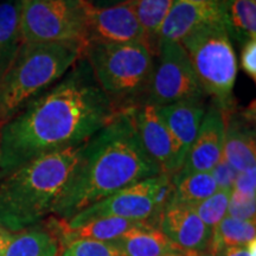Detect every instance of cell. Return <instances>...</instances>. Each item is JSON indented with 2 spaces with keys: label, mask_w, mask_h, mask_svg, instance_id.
I'll return each instance as SVG.
<instances>
[{
  "label": "cell",
  "mask_w": 256,
  "mask_h": 256,
  "mask_svg": "<svg viewBox=\"0 0 256 256\" xmlns=\"http://www.w3.org/2000/svg\"><path fill=\"white\" fill-rule=\"evenodd\" d=\"M95 80L119 110L145 104L154 54L145 43L90 40L83 50Z\"/></svg>",
  "instance_id": "5b68a950"
},
{
  "label": "cell",
  "mask_w": 256,
  "mask_h": 256,
  "mask_svg": "<svg viewBox=\"0 0 256 256\" xmlns=\"http://www.w3.org/2000/svg\"><path fill=\"white\" fill-rule=\"evenodd\" d=\"M133 110H120L84 142L78 164L54 206V217L70 220L115 192L162 174L144 150Z\"/></svg>",
  "instance_id": "7a4b0ae2"
},
{
  "label": "cell",
  "mask_w": 256,
  "mask_h": 256,
  "mask_svg": "<svg viewBox=\"0 0 256 256\" xmlns=\"http://www.w3.org/2000/svg\"><path fill=\"white\" fill-rule=\"evenodd\" d=\"M183 256H184V255H183Z\"/></svg>",
  "instance_id": "8d00e7d4"
},
{
  "label": "cell",
  "mask_w": 256,
  "mask_h": 256,
  "mask_svg": "<svg viewBox=\"0 0 256 256\" xmlns=\"http://www.w3.org/2000/svg\"><path fill=\"white\" fill-rule=\"evenodd\" d=\"M84 11L90 40L110 43L140 42L146 44L145 34L134 8V0L108 8H95L84 0Z\"/></svg>",
  "instance_id": "8fae6325"
},
{
  "label": "cell",
  "mask_w": 256,
  "mask_h": 256,
  "mask_svg": "<svg viewBox=\"0 0 256 256\" xmlns=\"http://www.w3.org/2000/svg\"><path fill=\"white\" fill-rule=\"evenodd\" d=\"M158 229L185 252H206L212 230L191 206L168 204L159 217Z\"/></svg>",
  "instance_id": "4fadbf2b"
},
{
  "label": "cell",
  "mask_w": 256,
  "mask_h": 256,
  "mask_svg": "<svg viewBox=\"0 0 256 256\" xmlns=\"http://www.w3.org/2000/svg\"><path fill=\"white\" fill-rule=\"evenodd\" d=\"M119 110L82 56L60 81L0 124V178L42 156L82 145Z\"/></svg>",
  "instance_id": "6da1fadb"
},
{
  "label": "cell",
  "mask_w": 256,
  "mask_h": 256,
  "mask_svg": "<svg viewBox=\"0 0 256 256\" xmlns=\"http://www.w3.org/2000/svg\"><path fill=\"white\" fill-rule=\"evenodd\" d=\"M211 174L215 179L217 188H226V190H232L234 183H235L238 172L230 166L223 158L220 160L218 164L211 170Z\"/></svg>",
  "instance_id": "83f0119b"
},
{
  "label": "cell",
  "mask_w": 256,
  "mask_h": 256,
  "mask_svg": "<svg viewBox=\"0 0 256 256\" xmlns=\"http://www.w3.org/2000/svg\"><path fill=\"white\" fill-rule=\"evenodd\" d=\"M226 120L224 112L216 104L206 108L197 136L188 150L180 170L172 180L196 172H210L222 159Z\"/></svg>",
  "instance_id": "7c38bea8"
},
{
  "label": "cell",
  "mask_w": 256,
  "mask_h": 256,
  "mask_svg": "<svg viewBox=\"0 0 256 256\" xmlns=\"http://www.w3.org/2000/svg\"><path fill=\"white\" fill-rule=\"evenodd\" d=\"M133 113L144 150L162 174L172 177L180 170L183 158L177 142L159 116L156 108L150 104H142L134 107Z\"/></svg>",
  "instance_id": "30bf717a"
},
{
  "label": "cell",
  "mask_w": 256,
  "mask_h": 256,
  "mask_svg": "<svg viewBox=\"0 0 256 256\" xmlns=\"http://www.w3.org/2000/svg\"><path fill=\"white\" fill-rule=\"evenodd\" d=\"M60 256H126L113 242L76 240L64 246Z\"/></svg>",
  "instance_id": "484cf974"
},
{
  "label": "cell",
  "mask_w": 256,
  "mask_h": 256,
  "mask_svg": "<svg viewBox=\"0 0 256 256\" xmlns=\"http://www.w3.org/2000/svg\"><path fill=\"white\" fill-rule=\"evenodd\" d=\"M223 8L224 6L194 4L185 0H176L160 28L158 43H179L185 36L202 25L223 20Z\"/></svg>",
  "instance_id": "2e32d148"
},
{
  "label": "cell",
  "mask_w": 256,
  "mask_h": 256,
  "mask_svg": "<svg viewBox=\"0 0 256 256\" xmlns=\"http://www.w3.org/2000/svg\"><path fill=\"white\" fill-rule=\"evenodd\" d=\"M186 51L178 42L158 43L145 104L154 107L206 98Z\"/></svg>",
  "instance_id": "9c48e42d"
},
{
  "label": "cell",
  "mask_w": 256,
  "mask_h": 256,
  "mask_svg": "<svg viewBox=\"0 0 256 256\" xmlns=\"http://www.w3.org/2000/svg\"><path fill=\"white\" fill-rule=\"evenodd\" d=\"M23 42H76L87 46L88 22L84 0H23L20 10Z\"/></svg>",
  "instance_id": "ba28073f"
},
{
  "label": "cell",
  "mask_w": 256,
  "mask_h": 256,
  "mask_svg": "<svg viewBox=\"0 0 256 256\" xmlns=\"http://www.w3.org/2000/svg\"><path fill=\"white\" fill-rule=\"evenodd\" d=\"M226 130L222 158L236 172L255 168V130L252 118L246 114H234L232 110L224 112Z\"/></svg>",
  "instance_id": "9a60e30c"
},
{
  "label": "cell",
  "mask_w": 256,
  "mask_h": 256,
  "mask_svg": "<svg viewBox=\"0 0 256 256\" xmlns=\"http://www.w3.org/2000/svg\"><path fill=\"white\" fill-rule=\"evenodd\" d=\"M171 176L162 174L126 188L82 210L70 220H60L68 228H78L89 220L107 217L148 220L158 228L159 217L174 194Z\"/></svg>",
  "instance_id": "52a82bcc"
},
{
  "label": "cell",
  "mask_w": 256,
  "mask_h": 256,
  "mask_svg": "<svg viewBox=\"0 0 256 256\" xmlns=\"http://www.w3.org/2000/svg\"><path fill=\"white\" fill-rule=\"evenodd\" d=\"M185 2H194V4L203 5H215V6H224L226 0H185Z\"/></svg>",
  "instance_id": "836d02e7"
},
{
  "label": "cell",
  "mask_w": 256,
  "mask_h": 256,
  "mask_svg": "<svg viewBox=\"0 0 256 256\" xmlns=\"http://www.w3.org/2000/svg\"><path fill=\"white\" fill-rule=\"evenodd\" d=\"M184 256H212L206 252H185Z\"/></svg>",
  "instance_id": "e575fe53"
},
{
  "label": "cell",
  "mask_w": 256,
  "mask_h": 256,
  "mask_svg": "<svg viewBox=\"0 0 256 256\" xmlns=\"http://www.w3.org/2000/svg\"><path fill=\"white\" fill-rule=\"evenodd\" d=\"M241 68L252 81H256V40L246 42L242 46Z\"/></svg>",
  "instance_id": "f546056e"
},
{
  "label": "cell",
  "mask_w": 256,
  "mask_h": 256,
  "mask_svg": "<svg viewBox=\"0 0 256 256\" xmlns=\"http://www.w3.org/2000/svg\"><path fill=\"white\" fill-rule=\"evenodd\" d=\"M10 235H11V232H6L5 229L0 228V256H4V252H5L6 244H8V242Z\"/></svg>",
  "instance_id": "d6a6232c"
},
{
  "label": "cell",
  "mask_w": 256,
  "mask_h": 256,
  "mask_svg": "<svg viewBox=\"0 0 256 256\" xmlns=\"http://www.w3.org/2000/svg\"><path fill=\"white\" fill-rule=\"evenodd\" d=\"M23 0L0 2V81L17 56L23 37L20 31V10Z\"/></svg>",
  "instance_id": "ffe728a7"
},
{
  "label": "cell",
  "mask_w": 256,
  "mask_h": 256,
  "mask_svg": "<svg viewBox=\"0 0 256 256\" xmlns=\"http://www.w3.org/2000/svg\"><path fill=\"white\" fill-rule=\"evenodd\" d=\"M179 43L186 51L204 94L223 112L234 110L238 58L223 20L202 25Z\"/></svg>",
  "instance_id": "8992f818"
},
{
  "label": "cell",
  "mask_w": 256,
  "mask_h": 256,
  "mask_svg": "<svg viewBox=\"0 0 256 256\" xmlns=\"http://www.w3.org/2000/svg\"><path fill=\"white\" fill-rule=\"evenodd\" d=\"M83 145L42 156L0 178V228L18 232L52 214Z\"/></svg>",
  "instance_id": "3957f363"
},
{
  "label": "cell",
  "mask_w": 256,
  "mask_h": 256,
  "mask_svg": "<svg viewBox=\"0 0 256 256\" xmlns=\"http://www.w3.org/2000/svg\"><path fill=\"white\" fill-rule=\"evenodd\" d=\"M255 220H243L226 215L212 230L206 252L215 256L224 248L248 244L255 241Z\"/></svg>",
  "instance_id": "7402d4cb"
},
{
  "label": "cell",
  "mask_w": 256,
  "mask_h": 256,
  "mask_svg": "<svg viewBox=\"0 0 256 256\" xmlns=\"http://www.w3.org/2000/svg\"><path fill=\"white\" fill-rule=\"evenodd\" d=\"M232 190L218 188L215 194H211L206 200L191 206L198 217L206 224L211 230L218 226V223L228 215V206Z\"/></svg>",
  "instance_id": "d4e9b609"
},
{
  "label": "cell",
  "mask_w": 256,
  "mask_h": 256,
  "mask_svg": "<svg viewBox=\"0 0 256 256\" xmlns=\"http://www.w3.org/2000/svg\"><path fill=\"white\" fill-rule=\"evenodd\" d=\"M156 108L177 142L184 162L206 115V107L204 100L182 101Z\"/></svg>",
  "instance_id": "e0dca14e"
},
{
  "label": "cell",
  "mask_w": 256,
  "mask_h": 256,
  "mask_svg": "<svg viewBox=\"0 0 256 256\" xmlns=\"http://www.w3.org/2000/svg\"><path fill=\"white\" fill-rule=\"evenodd\" d=\"M255 241L244 246H236V247H228L220 250L215 256H255L256 255Z\"/></svg>",
  "instance_id": "4dcf8cb0"
},
{
  "label": "cell",
  "mask_w": 256,
  "mask_h": 256,
  "mask_svg": "<svg viewBox=\"0 0 256 256\" xmlns=\"http://www.w3.org/2000/svg\"><path fill=\"white\" fill-rule=\"evenodd\" d=\"M255 196H246L238 191L232 190L228 216L243 220H255Z\"/></svg>",
  "instance_id": "4316f807"
},
{
  "label": "cell",
  "mask_w": 256,
  "mask_h": 256,
  "mask_svg": "<svg viewBox=\"0 0 256 256\" xmlns=\"http://www.w3.org/2000/svg\"><path fill=\"white\" fill-rule=\"evenodd\" d=\"M174 194L170 204L194 206L218 190L211 172H196L172 180Z\"/></svg>",
  "instance_id": "603a6c76"
},
{
  "label": "cell",
  "mask_w": 256,
  "mask_h": 256,
  "mask_svg": "<svg viewBox=\"0 0 256 256\" xmlns=\"http://www.w3.org/2000/svg\"><path fill=\"white\" fill-rule=\"evenodd\" d=\"M87 2L95 8H108V6L121 4V2H128V0H87Z\"/></svg>",
  "instance_id": "1f68e13d"
},
{
  "label": "cell",
  "mask_w": 256,
  "mask_h": 256,
  "mask_svg": "<svg viewBox=\"0 0 256 256\" xmlns=\"http://www.w3.org/2000/svg\"><path fill=\"white\" fill-rule=\"evenodd\" d=\"M62 244L56 232L46 224L11 232L4 256H60Z\"/></svg>",
  "instance_id": "ac0fdd59"
},
{
  "label": "cell",
  "mask_w": 256,
  "mask_h": 256,
  "mask_svg": "<svg viewBox=\"0 0 256 256\" xmlns=\"http://www.w3.org/2000/svg\"><path fill=\"white\" fill-rule=\"evenodd\" d=\"M252 2H255V0H252Z\"/></svg>",
  "instance_id": "d590c367"
},
{
  "label": "cell",
  "mask_w": 256,
  "mask_h": 256,
  "mask_svg": "<svg viewBox=\"0 0 256 256\" xmlns=\"http://www.w3.org/2000/svg\"><path fill=\"white\" fill-rule=\"evenodd\" d=\"M76 42H23L8 72L0 81V124L48 90L83 56Z\"/></svg>",
  "instance_id": "277c9868"
},
{
  "label": "cell",
  "mask_w": 256,
  "mask_h": 256,
  "mask_svg": "<svg viewBox=\"0 0 256 256\" xmlns=\"http://www.w3.org/2000/svg\"><path fill=\"white\" fill-rule=\"evenodd\" d=\"M223 24L230 40L244 44L256 40V2L252 0H226Z\"/></svg>",
  "instance_id": "44dd1931"
},
{
  "label": "cell",
  "mask_w": 256,
  "mask_h": 256,
  "mask_svg": "<svg viewBox=\"0 0 256 256\" xmlns=\"http://www.w3.org/2000/svg\"><path fill=\"white\" fill-rule=\"evenodd\" d=\"M112 242L126 256H183L185 254L156 226L136 229Z\"/></svg>",
  "instance_id": "d6986e66"
},
{
  "label": "cell",
  "mask_w": 256,
  "mask_h": 256,
  "mask_svg": "<svg viewBox=\"0 0 256 256\" xmlns=\"http://www.w3.org/2000/svg\"><path fill=\"white\" fill-rule=\"evenodd\" d=\"M48 226L58 236L62 249L66 243L76 240H95V241L112 242L120 238L124 234L133 232L136 229L154 226L148 220H134L119 218V217H107L89 220L78 228H68L62 220L56 217H50Z\"/></svg>",
  "instance_id": "5bb4252c"
},
{
  "label": "cell",
  "mask_w": 256,
  "mask_h": 256,
  "mask_svg": "<svg viewBox=\"0 0 256 256\" xmlns=\"http://www.w3.org/2000/svg\"><path fill=\"white\" fill-rule=\"evenodd\" d=\"M176 0H134V8L147 46L153 54L158 49V34Z\"/></svg>",
  "instance_id": "cb8c5ba5"
},
{
  "label": "cell",
  "mask_w": 256,
  "mask_h": 256,
  "mask_svg": "<svg viewBox=\"0 0 256 256\" xmlns=\"http://www.w3.org/2000/svg\"><path fill=\"white\" fill-rule=\"evenodd\" d=\"M232 190L246 194L255 196L256 194V168H252L246 171L238 172Z\"/></svg>",
  "instance_id": "f1b7e54d"
}]
</instances>
